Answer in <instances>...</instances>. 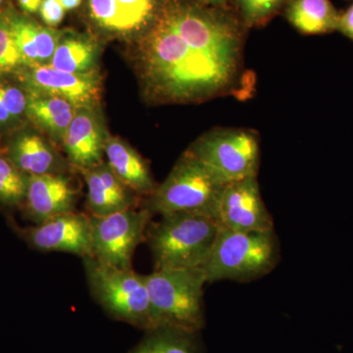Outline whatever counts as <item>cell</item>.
Listing matches in <instances>:
<instances>
[{
  "mask_svg": "<svg viewBox=\"0 0 353 353\" xmlns=\"http://www.w3.org/2000/svg\"><path fill=\"white\" fill-rule=\"evenodd\" d=\"M243 27L222 7L163 0L134 52L148 99L192 103L234 92L243 78Z\"/></svg>",
  "mask_w": 353,
  "mask_h": 353,
  "instance_id": "1",
  "label": "cell"
},
{
  "mask_svg": "<svg viewBox=\"0 0 353 353\" xmlns=\"http://www.w3.org/2000/svg\"><path fill=\"white\" fill-rule=\"evenodd\" d=\"M217 220L192 213L161 216L146 232L154 269L203 268L217 240Z\"/></svg>",
  "mask_w": 353,
  "mask_h": 353,
  "instance_id": "2",
  "label": "cell"
},
{
  "mask_svg": "<svg viewBox=\"0 0 353 353\" xmlns=\"http://www.w3.org/2000/svg\"><path fill=\"white\" fill-rule=\"evenodd\" d=\"M225 187L226 183L187 150L164 182L146 197L143 208L152 215L192 213L217 220Z\"/></svg>",
  "mask_w": 353,
  "mask_h": 353,
  "instance_id": "3",
  "label": "cell"
},
{
  "mask_svg": "<svg viewBox=\"0 0 353 353\" xmlns=\"http://www.w3.org/2000/svg\"><path fill=\"white\" fill-rule=\"evenodd\" d=\"M157 328L196 334L204 327L202 268L154 269L145 275Z\"/></svg>",
  "mask_w": 353,
  "mask_h": 353,
  "instance_id": "4",
  "label": "cell"
},
{
  "mask_svg": "<svg viewBox=\"0 0 353 353\" xmlns=\"http://www.w3.org/2000/svg\"><path fill=\"white\" fill-rule=\"evenodd\" d=\"M280 260L275 231H232L221 227L208 261V283L232 280L245 283L268 275Z\"/></svg>",
  "mask_w": 353,
  "mask_h": 353,
  "instance_id": "5",
  "label": "cell"
},
{
  "mask_svg": "<svg viewBox=\"0 0 353 353\" xmlns=\"http://www.w3.org/2000/svg\"><path fill=\"white\" fill-rule=\"evenodd\" d=\"M83 267L92 296L114 319L145 332L157 329L145 275L83 257Z\"/></svg>",
  "mask_w": 353,
  "mask_h": 353,
  "instance_id": "6",
  "label": "cell"
},
{
  "mask_svg": "<svg viewBox=\"0 0 353 353\" xmlns=\"http://www.w3.org/2000/svg\"><path fill=\"white\" fill-rule=\"evenodd\" d=\"M188 152L226 185L259 174V136L250 129L211 130L194 141Z\"/></svg>",
  "mask_w": 353,
  "mask_h": 353,
  "instance_id": "7",
  "label": "cell"
},
{
  "mask_svg": "<svg viewBox=\"0 0 353 353\" xmlns=\"http://www.w3.org/2000/svg\"><path fill=\"white\" fill-rule=\"evenodd\" d=\"M152 216L143 208L90 216L92 257L117 268L132 269L134 252L146 240Z\"/></svg>",
  "mask_w": 353,
  "mask_h": 353,
  "instance_id": "8",
  "label": "cell"
},
{
  "mask_svg": "<svg viewBox=\"0 0 353 353\" xmlns=\"http://www.w3.org/2000/svg\"><path fill=\"white\" fill-rule=\"evenodd\" d=\"M18 236L34 250L43 252H66L92 256V223L88 213L73 212L55 216L30 227L12 223Z\"/></svg>",
  "mask_w": 353,
  "mask_h": 353,
  "instance_id": "9",
  "label": "cell"
},
{
  "mask_svg": "<svg viewBox=\"0 0 353 353\" xmlns=\"http://www.w3.org/2000/svg\"><path fill=\"white\" fill-rule=\"evenodd\" d=\"M18 82L30 92L63 97L76 108L101 104V72L87 74L69 73L50 65L26 66L16 76Z\"/></svg>",
  "mask_w": 353,
  "mask_h": 353,
  "instance_id": "10",
  "label": "cell"
},
{
  "mask_svg": "<svg viewBox=\"0 0 353 353\" xmlns=\"http://www.w3.org/2000/svg\"><path fill=\"white\" fill-rule=\"evenodd\" d=\"M217 221L232 231L274 230V221L265 206L257 176L227 183L221 196Z\"/></svg>",
  "mask_w": 353,
  "mask_h": 353,
  "instance_id": "11",
  "label": "cell"
},
{
  "mask_svg": "<svg viewBox=\"0 0 353 353\" xmlns=\"http://www.w3.org/2000/svg\"><path fill=\"white\" fill-rule=\"evenodd\" d=\"M109 136L101 104L77 108L62 145L71 168L83 173L101 163Z\"/></svg>",
  "mask_w": 353,
  "mask_h": 353,
  "instance_id": "12",
  "label": "cell"
},
{
  "mask_svg": "<svg viewBox=\"0 0 353 353\" xmlns=\"http://www.w3.org/2000/svg\"><path fill=\"white\" fill-rule=\"evenodd\" d=\"M163 0H88V16L114 37L141 36L154 22Z\"/></svg>",
  "mask_w": 353,
  "mask_h": 353,
  "instance_id": "13",
  "label": "cell"
},
{
  "mask_svg": "<svg viewBox=\"0 0 353 353\" xmlns=\"http://www.w3.org/2000/svg\"><path fill=\"white\" fill-rule=\"evenodd\" d=\"M4 154L27 176L70 173L66 157L39 130L21 127L11 132Z\"/></svg>",
  "mask_w": 353,
  "mask_h": 353,
  "instance_id": "14",
  "label": "cell"
},
{
  "mask_svg": "<svg viewBox=\"0 0 353 353\" xmlns=\"http://www.w3.org/2000/svg\"><path fill=\"white\" fill-rule=\"evenodd\" d=\"M80 190L69 173L29 176L23 206L34 225L75 211Z\"/></svg>",
  "mask_w": 353,
  "mask_h": 353,
  "instance_id": "15",
  "label": "cell"
},
{
  "mask_svg": "<svg viewBox=\"0 0 353 353\" xmlns=\"http://www.w3.org/2000/svg\"><path fill=\"white\" fill-rule=\"evenodd\" d=\"M87 183L85 206L90 216H106L138 208L139 199L113 173L106 161L83 172Z\"/></svg>",
  "mask_w": 353,
  "mask_h": 353,
  "instance_id": "16",
  "label": "cell"
},
{
  "mask_svg": "<svg viewBox=\"0 0 353 353\" xmlns=\"http://www.w3.org/2000/svg\"><path fill=\"white\" fill-rule=\"evenodd\" d=\"M3 14L26 66L50 64L64 31L39 24L12 9Z\"/></svg>",
  "mask_w": 353,
  "mask_h": 353,
  "instance_id": "17",
  "label": "cell"
},
{
  "mask_svg": "<svg viewBox=\"0 0 353 353\" xmlns=\"http://www.w3.org/2000/svg\"><path fill=\"white\" fill-rule=\"evenodd\" d=\"M104 157L118 179L139 196H152L157 188L150 166L134 148L124 139L109 136Z\"/></svg>",
  "mask_w": 353,
  "mask_h": 353,
  "instance_id": "18",
  "label": "cell"
},
{
  "mask_svg": "<svg viewBox=\"0 0 353 353\" xmlns=\"http://www.w3.org/2000/svg\"><path fill=\"white\" fill-rule=\"evenodd\" d=\"M76 109L63 97L28 92L27 121L48 137L57 148H62Z\"/></svg>",
  "mask_w": 353,
  "mask_h": 353,
  "instance_id": "19",
  "label": "cell"
},
{
  "mask_svg": "<svg viewBox=\"0 0 353 353\" xmlns=\"http://www.w3.org/2000/svg\"><path fill=\"white\" fill-rule=\"evenodd\" d=\"M101 57V43L94 37L64 31L48 65L69 73H92L99 71Z\"/></svg>",
  "mask_w": 353,
  "mask_h": 353,
  "instance_id": "20",
  "label": "cell"
},
{
  "mask_svg": "<svg viewBox=\"0 0 353 353\" xmlns=\"http://www.w3.org/2000/svg\"><path fill=\"white\" fill-rule=\"evenodd\" d=\"M285 17L304 34L338 31L340 13L331 0H288Z\"/></svg>",
  "mask_w": 353,
  "mask_h": 353,
  "instance_id": "21",
  "label": "cell"
},
{
  "mask_svg": "<svg viewBox=\"0 0 353 353\" xmlns=\"http://www.w3.org/2000/svg\"><path fill=\"white\" fill-rule=\"evenodd\" d=\"M196 334L159 327L146 332L130 353H199Z\"/></svg>",
  "mask_w": 353,
  "mask_h": 353,
  "instance_id": "22",
  "label": "cell"
},
{
  "mask_svg": "<svg viewBox=\"0 0 353 353\" xmlns=\"http://www.w3.org/2000/svg\"><path fill=\"white\" fill-rule=\"evenodd\" d=\"M27 103V90L0 76V136L24 126Z\"/></svg>",
  "mask_w": 353,
  "mask_h": 353,
  "instance_id": "23",
  "label": "cell"
},
{
  "mask_svg": "<svg viewBox=\"0 0 353 353\" xmlns=\"http://www.w3.org/2000/svg\"><path fill=\"white\" fill-rule=\"evenodd\" d=\"M29 176L21 172L0 152V204L8 208L23 205Z\"/></svg>",
  "mask_w": 353,
  "mask_h": 353,
  "instance_id": "24",
  "label": "cell"
},
{
  "mask_svg": "<svg viewBox=\"0 0 353 353\" xmlns=\"http://www.w3.org/2000/svg\"><path fill=\"white\" fill-rule=\"evenodd\" d=\"M26 67L6 16H0V76H17Z\"/></svg>",
  "mask_w": 353,
  "mask_h": 353,
  "instance_id": "25",
  "label": "cell"
},
{
  "mask_svg": "<svg viewBox=\"0 0 353 353\" xmlns=\"http://www.w3.org/2000/svg\"><path fill=\"white\" fill-rule=\"evenodd\" d=\"M288 0H238L241 21L245 27H257L268 22L285 6Z\"/></svg>",
  "mask_w": 353,
  "mask_h": 353,
  "instance_id": "26",
  "label": "cell"
},
{
  "mask_svg": "<svg viewBox=\"0 0 353 353\" xmlns=\"http://www.w3.org/2000/svg\"><path fill=\"white\" fill-rule=\"evenodd\" d=\"M39 13L44 25L57 28L63 21L66 10L58 0H43Z\"/></svg>",
  "mask_w": 353,
  "mask_h": 353,
  "instance_id": "27",
  "label": "cell"
},
{
  "mask_svg": "<svg viewBox=\"0 0 353 353\" xmlns=\"http://www.w3.org/2000/svg\"><path fill=\"white\" fill-rule=\"evenodd\" d=\"M338 31L353 41V1L345 12L340 14Z\"/></svg>",
  "mask_w": 353,
  "mask_h": 353,
  "instance_id": "28",
  "label": "cell"
},
{
  "mask_svg": "<svg viewBox=\"0 0 353 353\" xmlns=\"http://www.w3.org/2000/svg\"><path fill=\"white\" fill-rule=\"evenodd\" d=\"M43 0H18V3L26 14L39 12Z\"/></svg>",
  "mask_w": 353,
  "mask_h": 353,
  "instance_id": "29",
  "label": "cell"
},
{
  "mask_svg": "<svg viewBox=\"0 0 353 353\" xmlns=\"http://www.w3.org/2000/svg\"><path fill=\"white\" fill-rule=\"evenodd\" d=\"M66 11L74 10L82 4L83 0H58Z\"/></svg>",
  "mask_w": 353,
  "mask_h": 353,
  "instance_id": "30",
  "label": "cell"
},
{
  "mask_svg": "<svg viewBox=\"0 0 353 353\" xmlns=\"http://www.w3.org/2000/svg\"><path fill=\"white\" fill-rule=\"evenodd\" d=\"M199 1L213 7H222L225 6L229 0H199Z\"/></svg>",
  "mask_w": 353,
  "mask_h": 353,
  "instance_id": "31",
  "label": "cell"
},
{
  "mask_svg": "<svg viewBox=\"0 0 353 353\" xmlns=\"http://www.w3.org/2000/svg\"><path fill=\"white\" fill-rule=\"evenodd\" d=\"M4 0H0V9H1L2 4H3ZM2 15L1 10H0V16Z\"/></svg>",
  "mask_w": 353,
  "mask_h": 353,
  "instance_id": "32",
  "label": "cell"
}]
</instances>
